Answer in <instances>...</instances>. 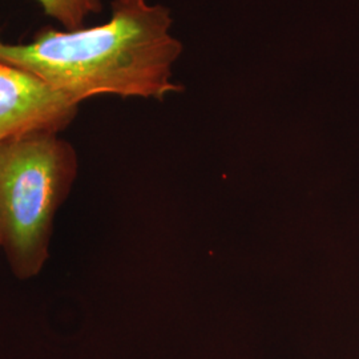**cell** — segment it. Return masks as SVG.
<instances>
[{
  "instance_id": "obj_1",
  "label": "cell",
  "mask_w": 359,
  "mask_h": 359,
  "mask_svg": "<svg viewBox=\"0 0 359 359\" xmlns=\"http://www.w3.org/2000/svg\"><path fill=\"white\" fill-rule=\"evenodd\" d=\"M172 25L170 10L161 4L114 0L111 19L102 26L43 27L28 43H8L0 32V62L77 104L102 95L164 99L182 90L172 81L182 52Z\"/></svg>"
},
{
  "instance_id": "obj_2",
  "label": "cell",
  "mask_w": 359,
  "mask_h": 359,
  "mask_svg": "<svg viewBox=\"0 0 359 359\" xmlns=\"http://www.w3.org/2000/svg\"><path fill=\"white\" fill-rule=\"evenodd\" d=\"M76 173V151L57 132L0 142V248L18 280L36 277L50 258L55 216Z\"/></svg>"
},
{
  "instance_id": "obj_3",
  "label": "cell",
  "mask_w": 359,
  "mask_h": 359,
  "mask_svg": "<svg viewBox=\"0 0 359 359\" xmlns=\"http://www.w3.org/2000/svg\"><path fill=\"white\" fill-rule=\"evenodd\" d=\"M77 109L79 104L38 77L0 62V142L36 130L60 133Z\"/></svg>"
},
{
  "instance_id": "obj_4",
  "label": "cell",
  "mask_w": 359,
  "mask_h": 359,
  "mask_svg": "<svg viewBox=\"0 0 359 359\" xmlns=\"http://www.w3.org/2000/svg\"><path fill=\"white\" fill-rule=\"evenodd\" d=\"M41 10L65 29L84 28L86 20L93 13H102V0H36Z\"/></svg>"
},
{
  "instance_id": "obj_5",
  "label": "cell",
  "mask_w": 359,
  "mask_h": 359,
  "mask_svg": "<svg viewBox=\"0 0 359 359\" xmlns=\"http://www.w3.org/2000/svg\"><path fill=\"white\" fill-rule=\"evenodd\" d=\"M0 249H1V248H0Z\"/></svg>"
}]
</instances>
